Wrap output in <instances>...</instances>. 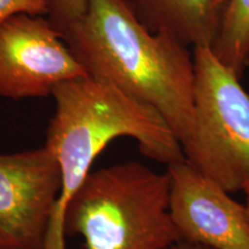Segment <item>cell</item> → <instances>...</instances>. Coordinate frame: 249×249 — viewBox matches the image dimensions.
Returning a JSON list of instances; mask_svg holds the SVG:
<instances>
[{"instance_id": "6da1fadb", "label": "cell", "mask_w": 249, "mask_h": 249, "mask_svg": "<svg viewBox=\"0 0 249 249\" xmlns=\"http://www.w3.org/2000/svg\"><path fill=\"white\" fill-rule=\"evenodd\" d=\"M86 73L156 108L181 142H194L195 68L189 46L141 22L130 0H88L61 33Z\"/></svg>"}, {"instance_id": "5b68a950", "label": "cell", "mask_w": 249, "mask_h": 249, "mask_svg": "<svg viewBox=\"0 0 249 249\" xmlns=\"http://www.w3.org/2000/svg\"><path fill=\"white\" fill-rule=\"evenodd\" d=\"M88 75L49 18L18 14L0 26V96H51L65 81Z\"/></svg>"}, {"instance_id": "5bb4252c", "label": "cell", "mask_w": 249, "mask_h": 249, "mask_svg": "<svg viewBox=\"0 0 249 249\" xmlns=\"http://www.w3.org/2000/svg\"><path fill=\"white\" fill-rule=\"evenodd\" d=\"M2 247H4V246H2V244H1V241H0V249H1Z\"/></svg>"}, {"instance_id": "7c38bea8", "label": "cell", "mask_w": 249, "mask_h": 249, "mask_svg": "<svg viewBox=\"0 0 249 249\" xmlns=\"http://www.w3.org/2000/svg\"><path fill=\"white\" fill-rule=\"evenodd\" d=\"M169 249H213V248L205 247V246H202V245L191 244V242L179 241V242H177L176 245H173L172 247L169 248Z\"/></svg>"}, {"instance_id": "7a4b0ae2", "label": "cell", "mask_w": 249, "mask_h": 249, "mask_svg": "<svg viewBox=\"0 0 249 249\" xmlns=\"http://www.w3.org/2000/svg\"><path fill=\"white\" fill-rule=\"evenodd\" d=\"M51 96L55 111L46 129L44 147L59 165L62 188L44 249H66L64 218L68 202L112 141L135 140L143 155L167 166L186 160V155L160 112L110 83L86 75L60 83Z\"/></svg>"}, {"instance_id": "8fae6325", "label": "cell", "mask_w": 249, "mask_h": 249, "mask_svg": "<svg viewBox=\"0 0 249 249\" xmlns=\"http://www.w3.org/2000/svg\"><path fill=\"white\" fill-rule=\"evenodd\" d=\"M51 0H0V26L18 14L49 15Z\"/></svg>"}, {"instance_id": "9c48e42d", "label": "cell", "mask_w": 249, "mask_h": 249, "mask_svg": "<svg viewBox=\"0 0 249 249\" xmlns=\"http://www.w3.org/2000/svg\"><path fill=\"white\" fill-rule=\"evenodd\" d=\"M211 50L224 65L244 75L249 66V0H227Z\"/></svg>"}, {"instance_id": "3957f363", "label": "cell", "mask_w": 249, "mask_h": 249, "mask_svg": "<svg viewBox=\"0 0 249 249\" xmlns=\"http://www.w3.org/2000/svg\"><path fill=\"white\" fill-rule=\"evenodd\" d=\"M64 224L86 249H169L180 241L169 173L138 161L90 172L68 202Z\"/></svg>"}, {"instance_id": "30bf717a", "label": "cell", "mask_w": 249, "mask_h": 249, "mask_svg": "<svg viewBox=\"0 0 249 249\" xmlns=\"http://www.w3.org/2000/svg\"><path fill=\"white\" fill-rule=\"evenodd\" d=\"M88 0H51L48 18L62 33L85 14Z\"/></svg>"}, {"instance_id": "9a60e30c", "label": "cell", "mask_w": 249, "mask_h": 249, "mask_svg": "<svg viewBox=\"0 0 249 249\" xmlns=\"http://www.w3.org/2000/svg\"><path fill=\"white\" fill-rule=\"evenodd\" d=\"M1 249H12V248H7V247H2Z\"/></svg>"}, {"instance_id": "4fadbf2b", "label": "cell", "mask_w": 249, "mask_h": 249, "mask_svg": "<svg viewBox=\"0 0 249 249\" xmlns=\"http://www.w3.org/2000/svg\"><path fill=\"white\" fill-rule=\"evenodd\" d=\"M242 191L245 192V195H246V207H247V209L249 211V180L245 183V186H244V188H242Z\"/></svg>"}, {"instance_id": "52a82bcc", "label": "cell", "mask_w": 249, "mask_h": 249, "mask_svg": "<svg viewBox=\"0 0 249 249\" xmlns=\"http://www.w3.org/2000/svg\"><path fill=\"white\" fill-rule=\"evenodd\" d=\"M170 213L180 241L213 249H249V211L187 160L167 166Z\"/></svg>"}, {"instance_id": "8992f818", "label": "cell", "mask_w": 249, "mask_h": 249, "mask_svg": "<svg viewBox=\"0 0 249 249\" xmlns=\"http://www.w3.org/2000/svg\"><path fill=\"white\" fill-rule=\"evenodd\" d=\"M62 188L59 165L45 147L0 155V241L12 249H44Z\"/></svg>"}, {"instance_id": "277c9868", "label": "cell", "mask_w": 249, "mask_h": 249, "mask_svg": "<svg viewBox=\"0 0 249 249\" xmlns=\"http://www.w3.org/2000/svg\"><path fill=\"white\" fill-rule=\"evenodd\" d=\"M194 142L186 160L227 192L249 180V93L210 46L193 49Z\"/></svg>"}, {"instance_id": "ba28073f", "label": "cell", "mask_w": 249, "mask_h": 249, "mask_svg": "<svg viewBox=\"0 0 249 249\" xmlns=\"http://www.w3.org/2000/svg\"><path fill=\"white\" fill-rule=\"evenodd\" d=\"M141 22L187 46H213L227 0H130Z\"/></svg>"}]
</instances>
